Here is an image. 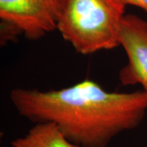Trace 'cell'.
Instances as JSON below:
<instances>
[{
    "label": "cell",
    "mask_w": 147,
    "mask_h": 147,
    "mask_svg": "<svg viewBox=\"0 0 147 147\" xmlns=\"http://www.w3.org/2000/svg\"><path fill=\"white\" fill-rule=\"evenodd\" d=\"M125 8L121 0H65L57 30L80 54L111 50L120 46Z\"/></svg>",
    "instance_id": "2"
},
{
    "label": "cell",
    "mask_w": 147,
    "mask_h": 147,
    "mask_svg": "<svg viewBox=\"0 0 147 147\" xmlns=\"http://www.w3.org/2000/svg\"><path fill=\"white\" fill-rule=\"evenodd\" d=\"M12 147H79L70 142L53 123H39L23 137L11 142Z\"/></svg>",
    "instance_id": "5"
},
{
    "label": "cell",
    "mask_w": 147,
    "mask_h": 147,
    "mask_svg": "<svg viewBox=\"0 0 147 147\" xmlns=\"http://www.w3.org/2000/svg\"><path fill=\"white\" fill-rule=\"evenodd\" d=\"M10 99L20 115L35 123H53L79 147H106L136 128L147 110L145 91L107 92L89 79L47 92L17 88Z\"/></svg>",
    "instance_id": "1"
},
{
    "label": "cell",
    "mask_w": 147,
    "mask_h": 147,
    "mask_svg": "<svg viewBox=\"0 0 147 147\" xmlns=\"http://www.w3.org/2000/svg\"><path fill=\"white\" fill-rule=\"evenodd\" d=\"M65 0H0L2 27L37 40L57 29Z\"/></svg>",
    "instance_id": "3"
},
{
    "label": "cell",
    "mask_w": 147,
    "mask_h": 147,
    "mask_svg": "<svg viewBox=\"0 0 147 147\" xmlns=\"http://www.w3.org/2000/svg\"><path fill=\"white\" fill-rule=\"evenodd\" d=\"M121 1L126 6H136L147 11V0H121Z\"/></svg>",
    "instance_id": "6"
},
{
    "label": "cell",
    "mask_w": 147,
    "mask_h": 147,
    "mask_svg": "<svg viewBox=\"0 0 147 147\" xmlns=\"http://www.w3.org/2000/svg\"><path fill=\"white\" fill-rule=\"evenodd\" d=\"M119 39L127 57V64L119 71L120 83L140 84L147 92V21L137 15H125Z\"/></svg>",
    "instance_id": "4"
}]
</instances>
